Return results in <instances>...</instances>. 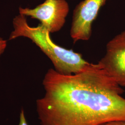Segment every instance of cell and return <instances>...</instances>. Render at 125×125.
<instances>
[{"instance_id":"cell-1","label":"cell","mask_w":125,"mask_h":125,"mask_svg":"<svg viewBox=\"0 0 125 125\" xmlns=\"http://www.w3.org/2000/svg\"><path fill=\"white\" fill-rule=\"evenodd\" d=\"M42 84L45 95L36 101L41 125H101L125 121L124 90L98 63L69 75L50 69Z\"/></svg>"},{"instance_id":"cell-2","label":"cell","mask_w":125,"mask_h":125,"mask_svg":"<svg viewBox=\"0 0 125 125\" xmlns=\"http://www.w3.org/2000/svg\"><path fill=\"white\" fill-rule=\"evenodd\" d=\"M13 30L10 33L9 40L19 37L30 39L38 46L49 58L55 71L65 75L75 74L84 71L92 63L87 62L82 54L67 49L54 42L51 33L41 24L31 27L26 16L19 14L13 20Z\"/></svg>"},{"instance_id":"cell-3","label":"cell","mask_w":125,"mask_h":125,"mask_svg":"<svg viewBox=\"0 0 125 125\" xmlns=\"http://www.w3.org/2000/svg\"><path fill=\"white\" fill-rule=\"evenodd\" d=\"M19 14L37 19L50 32L59 31L65 24L69 12L66 0H45L33 9L20 7Z\"/></svg>"},{"instance_id":"cell-4","label":"cell","mask_w":125,"mask_h":125,"mask_svg":"<svg viewBox=\"0 0 125 125\" xmlns=\"http://www.w3.org/2000/svg\"><path fill=\"white\" fill-rule=\"evenodd\" d=\"M108 0H83L73 11L70 35L73 42L89 40L92 25L101 8Z\"/></svg>"},{"instance_id":"cell-5","label":"cell","mask_w":125,"mask_h":125,"mask_svg":"<svg viewBox=\"0 0 125 125\" xmlns=\"http://www.w3.org/2000/svg\"><path fill=\"white\" fill-rule=\"evenodd\" d=\"M99 64L116 83L125 87V30L106 45V52Z\"/></svg>"},{"instance_id":"cell-6","label":"cell","mask_w":125,"mask_h":125,"mask_svg":"<svg viewBox=\"0 0 125 125\" xmlns=\"http://www.w3.org/2000/svg\"><path fill=\"white\" fill-rule=\"evenodd\" d=\"M7 46V41L0 37V57L4 53Z\"/></svg>"},{"instance_id":"cell-7","label":"cell","mask_w":125,"mask_h":125,"mask_svg":"<svg viewBox=\"0 0 125 125\" xmlns=\"http://www.w3.org/2000/svg\"><path fill=\"white\" fill-rule=\"evenodd\" d=\"M19 125H28L27 123V120L25 115V113L23 109L22 108L20 115V122Z\"/></svg>"},{"instance_id":"cell-8","label":"cell","mask_w":125,"mask_h":125,"mask_svg":"<svg viewBox=\"0 0 125 125\" xmlns=\"http://www.w3.org/2000/svg\"><path fill=\"white\" fill-rule=\"evenodd\" d=\"M101 125H125V121H113Z\"/></svg>"}]
</instances>
